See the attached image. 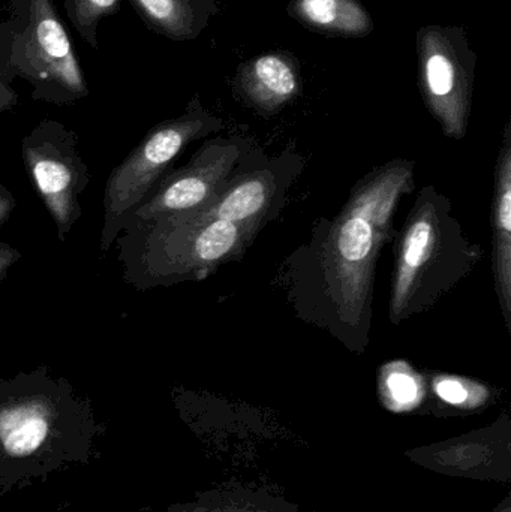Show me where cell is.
I'll return each instance as SVG.
<instances>
[{
    "instance_id": "6da1fadb",
    "label": "cell",
    "mask_w": 511,
    "mask_h": 512,
    "mask_svg": "<svg viewBox=\"0 0 511 512\" xmlns=\"http://www.w3.org/2000/svg\"><path fill=\"white\" fill-rule=\"evenodd\" d=\"M104 432L89 400L48 367L0 379V495L87 465Z\"/></svg>"
},
{
    "instance_id": "7a4b0ae2",
    "label": "cell",
    "mask_w": 511,
    "mask_h": 512,
    "mask_svg": "<svg viewBox=\"0 0 511 512\" xmlns=\"http://www.w3.org/2000/svg\"><path fill=\"white\" fill-rule=\"evenodd\" d=\"M413 188V162L396 159L378 168L354 188L321 240L317 282L342 334L369 328L375 265L392 237L396 206Z\"/></svg>"
},
{
    "instance_id": "3957f363",
    "label": "cell",
    "mask_w": 511,
    "mask_h": 512,
    "mask_svg": "<svg viewBox=\"0 0 511 512\" xmlns=\"http://www.w3.org/2000/svg\"><path fill=\"white\" fill-rule=\"evenodd\" d=\"M482 256L465 239L449 201L434 188L420 192L396 249L390 319L401 324L434 306Z\"/></svg>"
},
{
    "instance_id": "277c9868",
    "label": "cell",
    "mask_w": 511,
    "mask_h": 512,
    "mask_svg": "<svg viewBox=\"0 0 511 512\" xmlns=\"http://www.w3.org/2000/svg\"><path fill=\"white\" fill-rule=\"evenodd\" d=\"M255 231L257 227L230 221L132 222L116 240L123 280L147 291L206 279L219 265L242 255Z\"/></svg>"
},
{
    "instance_id": "5b68a950",
    "label": "cell",
    "mask_w": 511,
    "mask_h": 512,
    "mask_svg": "<svg viewBox=\"0 0 511 512\" xmlns=\"http://www.w3.org/2000/svg\"><path fill=\"white\" fill-rule=\"evenodd\" d=\"M224 126L194 96L182 116L165 120L147 132L138 146L111 171L105 185L104 227L99 239L102 254L113 248L134 210L149 197L185 147L198 138L221 131Z\"/></svg>"
},
{
    "instance_id": "8992f818",
    "label": "cell",
    "mask_w": 511,
    "mask_h": 512,
    "mask_svg": "<svg viewBox=\"0 0 511 512\" xmlns=\"http://www.w3.org/2000/svg\"><path fill=\"white\" fill-rule=\"evenodd\" d=\"M419 87L444 134L467 135L476 84L477 54L462 26L428 24L416 33Z\"/></svg>"
},
{
    "instance_id": "52a82bcc",
    "label": "cell",
    "mask_w": 511,
    "mask_h": 512,
    "mask_svg": "<svg viewBox=\"0 0 511 512\" xmlns=\"http://www.w3.org/2000/svg\"><path fill=\"white\" fill-rule=\"evenodd\" d=\"M24 167L65 243L80 221V197L90 183L89 167L78 153V138L51 120L39 123L21 143Z\"/></svg>"
},
{
    "instance_id": "ba28073f",
    "label": "cell",
    "mask_w": 511,
    "mask_h": 512,
    "mask_svg": "<svg viewBox=\"0 0 511 512\" xmlns=\"http://www.w3.org/2000/svg\"><path fill=\"white\" fill-rule=\"evenodd\" d=\"M242 155L236 140L207 141L189 164L168 171L149 197L134 210L126 225L152 221L164 216L186 215L203 209L233 179V170ZM123 227V228H125Z\"/></svg>"
},
{
    "instance_id": "9c48e42d",
    "label": "cell",
    "mask_w": 511,
    "mask_h": 512,
    "mask_svg": "<svg viewBox=\"0 0 511 512\" xmlns=\"http://www.w3.org/2000/svg\"><path fill=\"white\" fill-rule=\"evenodd\" d=\"M408 459L423 468L474 480L509 481L511 429L509 420L470 435L408 451Z\"/></svg>"
},
{
    "instance_id": "30bf717a",
    "label": "cell",
    "mask_w": 511,
    "mask_h": 512,
    "mask_svg": "<svg viewBox=\"0 0 511 512\" xmlns=\"http://www.w3.org/2000/svg\"><path fill=\"white\" fill-rule=\"evenodd\" d=\"M24 56L29 75L54 84L66 98H84L89 92L71 39L51 0H30Z\"/></svg>"
},
{
    "instance_id": "8fae6325",
    "label": "cell",
    "mask_w": 511,
    "mask_h": 512,
    "mask_svg": "<svg viewBox=\"0 0 511 512\" xmlns=\"http://www.w3.org/2000/svg\"><path fill=\"white\" fill-rule=\"evenodd\" d=\"M233 87L258 114L275 116L302 92V63L288 50L258 54L240 63Z\"/></svg>"
},
{
    "instance_id": "7c38bea8",
    "label": "cell",
    "mask_w": 511,
    "mask_h": 512,
    "mask_svg": "<svg viewBox=\"0 0 511 512\" xmlns=\"http://www.w3.org/2000/svg\"><path fill=\"white\" fill-rule=\"evenodd\" d=\"M276 192L278 179L272 170L242 174L228 180L224 188L203 209L186 215L164 216V219L182 224L230 221L258 228L260 221H263L264 216L272 209Z\"/></svg>"
},
{
    "instance_id": "4fadbf2b",
    "label": "cell",
    "mask_w": 511,
    "mask_h": 512,
    "mask_svg": "<svg viewBox=\"0 0 511 512\" xmlns=\"http://www.w3.org/2000/svg\"><path fill=\"white\" fill-rule=\"evenodd\" d=\"M494 274L506 327L511 328V122L504 131L503 147L495 171Z\"/></svg>"
},
{
    "instance_id": "5bb4252c",
    "label": "cell",
    "mask_w": 511,
    "mask_h": 512,
    "mask_svg": "<svg viewBox=\"0 0 511 512\" xmlns=\"http://www.w3.org/2000/svg\"><path fill=\"white\" fill-rule=\"evenodd\" d=\"M287 14L305 29L330 38H366L375 27L360 0H290Z\"/></svg>"
},
{
    "instance_id": "9a60e30c",
    "label": "cell",
    "mask_w": 511,
    "mask_h": 512,
    "mask_svg": "<svg viewBox=\"0 0 511 512\" xmlns=\"http://www.w3.org/2000/svg\"><path fill=\"white\" fill-rule=\"evenodd\" d=\"M165 512H300L293 502L255 484H228L197 493L189 502Z\"/></svg>"
},
{
    "instance_id": "2e32d148",
    "label": "cell",
    "mask_w": 511,
    "mask_h": 512,
    "mask_svg": "<svg viewBox=\"0 0 511 512\" xmlns=\"http://www.w3.org/2000/svg\"><path fill=\"white\" fill-rule=\"evenodd\" d=\"M156 32L173 41L197 38L218 14L216 0H132Z\"/></svg>"
},
{
    "instance_id": "e0dca14e",
    "label": "cell",
    "mask_w": 511,
    "mask_h": 512,
    "mask_svg": "<svg viewBox=\"0 0 511 512\" xmlns=\"http://www.w3.org/2000/svg\"><path fill=\"white\" fill-rule=\"evenodd\" d=\"M381 394L393 411L414 408L423 396L422 381L407 363H390L381 370Z\"/></svg>"
},
{
    "instance_id": "ac0fdd59",
    "label": "cell",
    "mask_w": 511,
    "mask_h": 512,
    "mask_svg": "<svg viewBox=\"0 0 511 512\" xmlns=\"http://www.w3.org/2000/svg\"><path fill=\"white\" fill-rule=\"evenodd\" d=\"M432 388L443 402L458 408H477L486 403L489 397V391L485 385L459 378V376H437L432 382Z\"/></svg>"
},
{
    "instance_id": "d6986e66",
    "label": "cell",
    "mask_w": 511,
    "mask_h": 512,
    "mask_svg": "<svg viewBox=\"0 0 511 512\" xmlns=\"http://www.w3.org/2000/svg\"><path fill=\"white\" fill-rule=\"evenodd\" d=\"M120 0H69V15L72 23L83 33L84 38L95 47V27L102 18L116 14Z\"/></svg>"
},
{
    "instance_id": "ffe728a7",
    "label": "cell",
    "mask_w": 511,
    "mask_h": 512,
    "mask_svg": "<svg viewBox=\"0 0 511 512\" xmlns=\"http://www.w3.org/2000/svg\"><path fill=\"white\" fill-rule=\"evenodd\" d=\"M21 259V254L14 246L0 243V285L5 282L8 271Z\"/></svg>"
},
{
    "instance_id": "44dd1931",
    "label": "cell",
    "mask_w": 511,
    "mask_h": 512,
    "mask_svg": "<svg viewBox=\"0 0 511 512\" xmlns=\"http://www.w3.org/2000/svg\"><path fill=\"white\" fill-rule=\"evenodd\" d=\"M15 207H17V200H15L14 195L6 186L0 183V227L9 221Z\"/></svg>"
},
{
    "instance_id": "7402d4cb",
    "label": "cell",
    "mask_w": 511,
    "mask_h": 512,
    "mask_svg": "<svg viewBox=\"0 0 511 512\" xmlns=\"http://www.w3.org/2000/svg\"><path fill=\"white\" fill-rule=\"evenodd\" d=\"M17 101V93L6 83L5 75H3L2 68H0V114L14 108L17 105Z\"/></svg>"
},
{
    "instance_id": "603a6c76",
    "label": "cell",
    "mask_w": 511,
    "mask_h": 512,
    "mask_svg": "<svg viewBox=\"0 0 511 512\" xmlns=\"http://www.w3.org/2000/svg\"><path fill=\"white\" fill-rule=\"evenodd\" d=\"M494 512H511V502L510 498H506V501L500 505Z\"/></svg>"
}]
</instances>
